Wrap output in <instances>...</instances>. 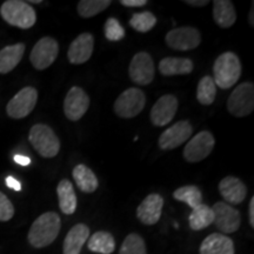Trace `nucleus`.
Returning <instances> with one entry per match:
<instances>
[{"label":"nucleus","instance_id":"21","mask_svg":"<svg viewBox=\"0 0 254 254\" xmlns=\"http://www.w3.org/2000/svg\"><path fill=\"white\" fill-rule=\"evenodd\" d=\"M213 18L221 28L232 27L237 20V12L233 2L230 0H214Z\"/></svg>","mask_w":254,"mask_h":254},{"label":"nucleus","instance_id":"19","mask_svg":"<svg viewBox=\"0 0 254 254\" xmlns=\"http://www.w3.org/2000/svg\"><path fill=\"white\" fill-rule=\"evenodd\" d=\"M200 254H234V244L231 238L221 233H212L202 241Z\"/></svg>","mask_w":254,"mask_h":254},{"label":"nucleus","instance_id":"11","mask_svg":"<svg viewBox=\"0 0 254 254\" xmlns=\"http://www.w3.org/2000/svg\"><path fill=\"white\" fill-rule=\"evenodd\" d=\"M167 46L178 51L194 50L201 43L200 32L194 27L184 26L171 30L165 38Z\"/></svg>","mask_w":254,"mask_h":254},{"label":"nucleus","instance_id":"25","mask_svg":"<svg viewBox=\"0 0 254 254\" xmlns=\"http://www.w3.org/2000/svg\"><path fill=\"white\" fill-rule=\"evenodd\" d=\"M72 174L79 190H82L84 193H92L98 189L99 183H98L97 177H95L93 171L85 166V165H77L73 170Z\"/></svg>","mask_w":254,"mask_h":254},{"label":"nucleus","instance_id":"7","mask_svg":"<svg viewBox=\"0 0 254 254\" xmlns=\"http://www.w3.org/2000/svg\"><path fill=\"white\" fill-rule=\"evenodd\" d=\"M214 136L209 131L199 132L184 148V158L189 163H199L212 153L214 148Z\"/></svg>","mask_w":254,"mask_h":254},{"label":"nucleus","instance_id":"32","mask_svg":"<svg viewBox=\"0 0 254 254\" xmlns=\"http://www.w3.org/2000/svg\"><path fill=\"white\" fill-rule=\"evenodd\" d=\"M119 254H147L144 239L136 233L128 234L123 241Z\"/></svg>","mask_w":254,"mask_h":254},{"label":"nucleus","instance_id":"33","mask_svg":"<svg viewBox=\"0 0 254 254\" xmlns=\"http://www.w3.org/2000/svg\"><path fill=\"white\" fill-rule=\"evenodd\" d=\"M105 37L110 41H119L125 37V30L116 18H109L105 24Z\"/></svg>","mask_w":254,"mask_h":254},{"label":"nucleus","instance_id":"39","mask_svg":"<svg viewBox=\"0 0 254 254\" xmlns=\"http://www.w3.org/2000/svg\"><path fill=\"white\" fill-rule=\"evenodd\" d=\"M249 218L251 227H254V198H251L249 206Z\"/></svg>","mask_w":254,"mask_h":254},{"label":"nucleus","instance_id":"23","mask_svg":"<svg viewBox=\"0 0 254 254\" xmlns=\"http://www.w3.org/2000/svg\"><path fill=\"white\" fill-rule=\"evenodd\" d=\"M25 52V45L23 43L6 46L0 51V73L6 74L14 69L15 66L21 62Z\"/></svg>","mask_w":254,"mask_h":254},{"label":"nucleus","instance_id":"30","mask_svg":"<svg viewBox=\"0 0 254 254\" xmlns=\"http://www.w3.org/2000/svg\"><path fill=\"white\" fill-rule=\"evenodd\" d=\"M112 4L110 0H81L78 4V13L81 18H92Z\"/></svg>","mask_w":254,"mask_h":254},{"label":"nucleus","instance_id":"14","mask_svg":"<svg viewBox=\"0 0 254 254\" xmlns=\"http://www.w3.org/2000/svg\"><path fill=\"white\" fill-rule=\"evenodd\" d=\"M90 107V98L86 92L80 87H72L67 92L64 101V112L66 118L71 122H78L84 117Z\"/></svg>","mask_w":254,"mask_h":254},{"label":"nucleus","instance_id":"2","mask_svg":"<svg viewBox=\"0 0 254 254\" xmlns=\"http://www.w3.org/2000/svg\"><path fill=\"white\" fill-rule=\"evenodd\" d=\"M215 86L227 90L237 84L241 75L240 59L236 53L225 52L219 56L213 66Z\"/></svg>","mask_w":254,"mask_h":254},{"label":"nucleus","instance_id":"4","mask_svg":"<svg viewBox=\"0 0 254 254\" xmlns=\"http://www.w3.org/2000/svg\"><path fill=\"white\" fill-rule=\"evenodd\" d=\"M28 140L33 148L44 158H53L59 153L60 141L57 134L45 124H37L32 126Z\"/></svg>","mask_w":254,"mask_h":254},{"label":"nucleus","instance_id":"24","mask_svg":"<svg viewBox=\"0 0 254 254\" xmlns=\"http://www.w3.org/2000/svg\"><path fill=\"white\" fill-rule=\"evenodd\" d=\"M57 194L59 199V207L63 213L73 214L77 209V195L71 182L67 179H63L57 187Z\"/></svg>","mask_w":254,"mask_h":254},{"label":"nucleus","instance_id":"5","mask_svg":"<svg viewBox=\"0 0 254 254\" xmlns=\"http://www.w3.org/2000/svg\"><path fill=\"white\" fill-rule=\"evenodd\" d=\"M227 110L237 118L246 117L253 112L254 86L252 82H243L233 90L227 100Z\"/></svg>","mask_w":254,"mask_h":254},{"label":"nucleus","instance_id":"37","mask_svg":"<svg viewBox=\"0 0 254 254\" xmlns=\"http://www.w3.org/2000/svg\"><path fill=\"white\" fill-rule=\"evenodd\" d=\"M14 161L18 165H21V166H27V165L31 164V159L26 157V155H21V154H15Z\"/></svg>","mask_w":254,"mask_h":254},{"label":"nucleus","instance_id":"6","mask_svg":"<svg viewBox=\"0 0 254 254\" xmlns=\"http://www.w3.org/2000/svg\"><path fill=\"white\" fill-rule=\"evenodd\" d=\"M146 104L145 93L136 87L124 91L114 103V112L120 118H134L144 110Z\"/></svg>","mask_w":254,"mask_h":254},{"label":"nucleus","instance_id":"29","mask_svg":"<svg viewBox=\"0 0 254 254\" xmlns=\"http://www.w3.org/2000/svg\"><path fill=\"white\" fill-rule=\"evenodd\" d=\"M215 95H217V86L213 78L206 75L200 79L198 88H196V99L201 105H212L214 103Z\"/></svg>","mask_w":254,"mask_h":254},{"label":"nucleus","instance_id":"15","mask_svg":"<svg viewBox=\"0 0 254 254\" xmlns=\"http://www.w3.org/2000/svg\"><path fill=\"white\" fill-rule=\"evenodd\" d=\"M164 198L158 193H152L142 200L136 208V218L144 225L152 226L159 221L163 213Z\"/></svg>","mask_w":254,"mask_h":254},{"label":"nucleus","instance_id":"28","mask_svg":"<svg viewBox=\"0 0 254 254\" xmlns=\"http://www.w3.org/2000/svg\"><path fill=\"white\" fill-rule=\"evenodd\" d=\"M173 198L178 201L185 202L190 208H195L196 206L202 204V193L199 187L194 185L183 186L174 190Z\"/></svg>","mask_w":254,"mask_h":254},{"label":"nucleus","instance_id":"9","mask_svg":"<svg viewBox=\"0 0 254 254\" xmlns=\"http://www.w3.org/2000/svg\"><path fill=\"white\" fill-rule=\"evenodd\" d=\"M38 100V92L34 87L27 86L21 88L17 94L8 101L7 114L9 118L23 119L27 117L34 107Z\"/></svg>","mask_w":254,"mask_h":254},{"label":"nucleus","instance_id":"12","mask_svg":"<svg viewBox=\"0 0 254 254\" xmlns=\"http://www.w3.org/2000/svg\"><path fill=\"white\" fill-rule=\"evenodd\" d=\"M129 78L140 86L151 84L154 79V64L147 52H139L133 57L129 64Z\"/></svg>","mask_w":254,"mask_h":254},{"label":"nucleus","instance_id":"8","mask_svg":"<svg viewBox=\"0 0 254 254\" xmlns=\"http://www.w3.org/2000/svg\"><path fill=\"white\" fill-rule=\"evenodd\" d=\"M59 53L58 41L51 37H44L34 45L30 55L31 64L34 68L43 71L50 67Z\"/></svg>","mask_w":254,"mask_h":254},{"label":"nucleus","instance_id":"34","mask_svg":"<svg viewBox=\"0 0 254 254\" xmlns=\"http://www.w3.org/2000/svg\"><path fill=\"white\" fill-rule=\"evenodd\" d=\"M14 207L4 193L0 192V221H8L13 218Z\"/></svg>","mask_w":254,"mask_h":254},{"label":"nucleus","instance_id":"20","mask_svg":"<svg viewBox=\"0 0 254 254\" xmlns=\"http://www.w3.org/2000/svg\"><path fill=\"white\" fill-rule=\"evenodd\" d=\"M90 238V228L85 224L74 225L64 240V254H80L82 246Z\"/></svg>","mask_w":254,"mask_h":254},{"label":"nucleus","instance_id":"13","mask_svg":"<svg viewBox=\"0 0 254 254\" xmlns=\"http://www.w3.org/2000/svg\"><path fill=\"white\" fill-rule=\"evenodd\" d=\"M193 126L187 120H180L173 126L168 127L159 138V147L164 151L174 150L182 146L192 136Z\"/></svg>","mask_w":254,"mask_h":254},{"label":"nucleus","instance_id":"3","mask_svg":"<svg viewBox=\"0 0 254 254\" xmlns=\"http://www.w3.org/2000/svg\"><path fill=\"white\" fill-rule=\"evenodd\" d=\"M0 15L12 26L27 30L36 24L37 14L33 7L21 0H7L0 7Z\"/></svg>","mask_w":254,"mask_h":254},{"label":"nucleus","instance_id":"31","mask_svg":"<svg viewBox=\"0 0 254 254\" xmlns=\"http://www.w3.org/2000/svg\"><path fill=\"white\" fill-rule=\"evenodd\" d=\"M157 24V18L152 12H139L132 15L129 25L135 31L140 32V33H146V32L151 31L152 28Z\"/></svg>","mask_w":254,"mask_h":254},{"label":"nucleus","instance_id":"22","mask_svg":"<svg viewBox=\"0 0 254 254\" xmlns=\"http://www.w3.org/2000/svg\"><path fill=\"white\" fill-rule=\"evenodd\" d=\"M193 62L189 58H173L168 57L164 58L159 64V71L163 75L171 77V75L190 74L193 71Z\"/></svg>","mask_w":254,"mask_h":254},{"label":"nucleus","instance_id":"18","mask_svg":"<svg viewBox=\"0 0 254 254\" xmlns=\"http://www.w3.org/2000/svg\"><path fill=\"white\" fill-rule=\"evenodd\" d=\"M219 190L222 198L228 205H239L247 195V187L245 184L236 177L228 176L219 183Z\"/></svg>","mask_w":254,"mask_h":254},{"label":"nucleus","instance_id":"38","mask_svg":"<svg viewBox=\"0 0 254 254\" xmlns=\"http://www.w3.org/2000/svg\"><path fill=\"white\" fill-rule=\"evenodd\" d=\"M186 4L190 6H195V7H204V6L208 5L207 0H186Z\"/></svg>","mask_w":254,"mask_h":254},{"label":"nucleus","instance_id":"27","mask_svg":"<svg viewBox=\"0 0 254 254\" xmlns=\"http://www.w3.org/2000/svg\"><path fill=\"white\" fill-rule=\"evenodd\" d=\"M211 224H213V212L209 206L200 204L193 208L192 213L190 214V227L193 231L204 230Z\"/></svg>","mask_w":254,"mask_h":254},{"label":"nucleus","instance_id":"1","mask_svg":"<svg viewBox=\"0 0 254 254\" xmlns=\"http://www.w3.org/2000/svg\"><path fill=\"white\" fill-rule=\"evenodd\" d=\"M62 221L56 212H46L41 214L32 224L28 231V243L36 249H43L51 245L58 237Z\"/></svg>","mask_w":254,"mask_h":254},{"label":"nucleus","instance_id":"41","mask_svg":"<svg viewBox=\"0 0 254 254\" xmlns=\"http://www.w3.org/2000/svg\"><path fill=\"white\" fill-rule=\"evenodd\" d=\"M40 0H31V4H40Z\"/></svg>","mask_w":254,"mask_h":254},{"label":"nucleus","instance_id":"36","mask_svg":"<svg viewBox=\"0 0 254 254\" xmlns=\"http://www.w3.org/2000/svg\"><path fill=\"white\" fill-rule=\"evenodd\" d=\"M6 185H7V187H9V189H12L14 190H21V184L19 183L14 177L9 176V177L6 178Z\"/></svg>","mask_w":254,"mask_h":254},{"label":"nucleus","instance_id":"40","mask_svg":"<svg viewBox=\"0 0 254 254\" xmlns=\"http://www.w3.org/2000/svg\"><path fill=\"white\" fill-rule=\"evenodd\" d=\"M253 6H252V8H251V12H250V15H249V20H250V24H251V26H254V19H253V17H254V11H253Z\"/></svg>","mask_w":254,"mask_h":254},{"label":"nucleus","instance_id":"35","mask_svg":"<svg viewBox=\"0 0 254 254\" xmlns=\"http://www.w3.org/2000/svg\"><path fill=\"white\" fill-rule=\"evenodd\" d=\"M120 4L127 7H141L147 4L146 0H120Z\"/></svg>","mask_w":254,"mask_h":254},{"label":"nucleus","instance_id":"10","mask_svg":"<svg viewBox=\"0 0 254 254\" xmlns=\"http://www.w3.org/2000/svg\"><path fill=\"white\" fill-rule=\"evenodd\" d=\"M213 212V224L219 231L225 234H231L240 228L241 217L237 208L226 202H215L211 208Z\"/></svg>","mask_w":254,"mask_h":254},{"label":"nucleus","instance_id":"26","mask_svg":"<svg viewBox=\"0 0 254 254\" xmlns=\"http://www.w3.org/2000/svg\"><path fill=\"white\" fill-rule=\"evenodd\" d=\"M87 247L91 252L99 254H112L116 250V240L109 232H95L87 240Z\"/></svg>","mask_w":254,"mask_h":254},{"label":"nucleus","instance_id":"17","mask_svg":"<svg viewBox=\"0 0 254 254\" xmlns=\"http://www.w3.org/2000/svg\"><path fill=\"white\" fill-rule=\"evenodd\" d=\"M94 39L91 33H81L69 45L67 58L69 63L74 65L86 63L90 60L92 53H93Z\"/></svg>","mask_w":254,"mask_h":254},{"label":"nucleus","instance_id":"16","mask_svg":"<svg viewBox=\"0 0 254 254\" xmlns=\"http://www.w3.org/2000/svg\"><path fill=\"white\" fill-rule=\"evenodd\" d=\"M178 110V99L172 94H165L159 98L151 110V122L161 127L172 122Z\"/></svg>","mask_w":254,"mask_h":254}]
</instances>
